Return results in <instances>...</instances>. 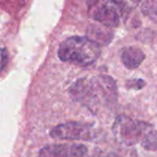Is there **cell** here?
Listing matches in <instances>:
<instances>
[{
  "instance_id": "obj_1",
  "label": "cell",
  "mask_w": 157,
  "mask_h": 157,
  "mask_svg": "<svg viewBox=\"0 0 157 157\" xmlns=\"http://www.w3.org/2000/svg\"><path fill=\"white\" fill-rule=\"evenodd\" d=\"M69 93L72 99L90 110L99 105H111L117 101V86L109 76L79 79L70 87Z\"/></svg>"
},
{
  "instance_id": "obj_2",
  "label": "cell",
  "mask_w": 157,
  "mask_h": 157,
  "mask_svg": "<svg viewBox=\"0 0 157 157\" xmlns=\"http://www.w3.org/2000/svg\"><path fill=\"white\" fill-rule=\"evenodd\" d=\"M116 141L126 146L141 144L147 151L157 150V131L150 123L119 116L112 126Z\"/></svg>"
},
{
  "instance_id": "obj_3",
  "label": "cell",
  "mask_w": 157,
  "mask_h": 157,
  "mask_svg": "<svg viewBox=\"0 0 157 157\" xmlns=\"http://www.w3.org/2000/svg\"><path fill=\"white\" fill-rule=\"evenodd\" d=\"M100 44L88 37L72 36L59 47L58 56L63 62L78 66H88L97 61L101 53Z\"/></svg>"
},
{
  "instance_id": "obj_4",
  "label": "cell",
  "mask_w": 157,
  "mask_h": 157,
  "mask_svg": "<svg viewBox=\"0 0 157 157\" xmlns=\"http://www.w3.org/2000/svg\"><path fill=\"white\" fill-rule=\"evenodd\" d=\"M51 137L57 140L86 141L94 142L98 139V132L94 126L81 122H66L54 127L51 132Z\"/></svg>"
},
{
  "instance_id": "obj_5",
  "label": "cell",
  "mask_w": 157,
  "mask_h": 157,
  "mask_svg": "<svg viewBox=\"0 0 157 157\" xmlns=\"http://www.w3.org/2000/svg\"><path fill=\"white\" fill-rule=\"evenodd\" d=\"M89 17L110 29L121 23V5L114 0H92L88 8Z\"/></svg>"
},
{
  "instance_id": "obj_6",
  "label": "cell",
  "mask_w": 157,
  "mask_h": 157,
  "mask_svg": "<svg viewBox=\"0 0 157 157\" xmlns=\"http://www.w3.org/2000/svg\"><path fill=\"white\" fill-rule=\"evenodd\" d=\"M39 157H89L88 149L84 144H50L43 147Z\"/></svg>"
},
{
  "instance_id": "obj_7",
  "label": "cell",
  "mask_w": 157,
  "mask_h": 157,
  "mask_svg": "<svg viewBox=\"0 0 157 157\" xmlns=\"http://www.w3.org/2000/svg\"><path fill=\"white\" fill-rule=\"evenodd\" d=\"M145 58L144 53L136 46H128L122 49L121 59L122 64L129 69H135L141 66Z\"/></svg>"
},
{
  "instance_id": "obj_8",
  "label": "cell",
  "mask_w": 157,
  "mask_h": 157,
  "mask_svg": "<svg viewBox=\"0 0 157 157\" xmlns=\"http://www.w3.org/2000/svg\"><path fill=\"white\" fill-rule=\"evenodd\" d=\"M112 36L113 34L110 28L104 26L100 23L98 25L90 26L88 30V38H90L100 45L108 44L111 41Z\"/></svg>"
},
{
  "instance_id": "obj_9",
  "label": "cell",
  "mask_w": 157,
  "mask_h": 157,
  "mask_svg": "<svg viewBox=\"0 0 157 157\" xmlns=\"http://www.w3.org/2000/svg\"><path fill=\"white\" fill-rule=\"evenodd\" d=\"M142 12L152 20L157 21V0H138Z\"/></svg>"
},
{
  "instance_id": "obj_10",
  "label": "cell",
  "mask_w": 157,
  "mask_h": 157,
  "mask_svg": "<svg viewBox=\"0 0 157 157\" xmlns=\"http://www.w3.org/2000/svg\"><path fill=\"white\" fill-rule=\"evenodd\" d=\"M7 63V51L5 48H0V72L5 68Z\"/></svg>"
},
{
  "instance_id": "obj_11",
  "label": "cell",
  "mask_w": 157,
  "mask_h": 157,
  "mask_svg": "<svg viewBox=\"0 0 157 157\" xmlns=\"http://www.w3.org/2000/svg\"><path fill=\"white\" fill-rule=\"evenodd\" d=\"M114 1H116L117 3H119V4H121V6H123V5H126L128 2H130V1H138V0H114Z\"/></svg>"
}]
</instances>
